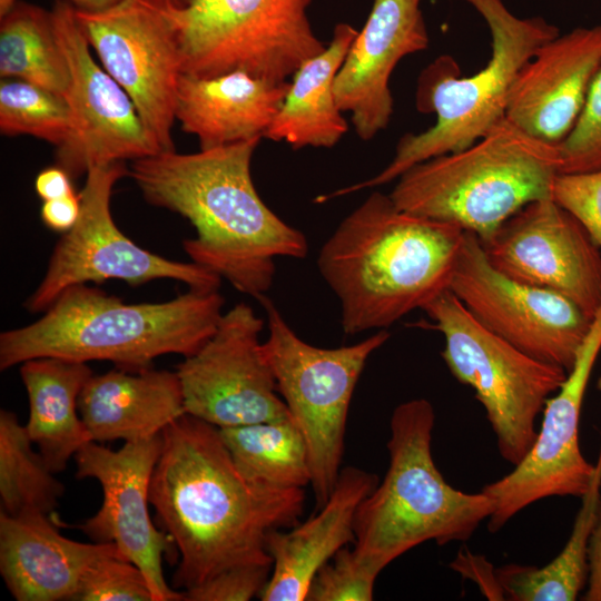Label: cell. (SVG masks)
Wrapping results in <instances>:
<instances>
[{
  "instance_id": "cell-14",
  "label": "cell",
  "mask_w": 601,
  "mask_h": 601,
  "mask_svg": "<svg viewBox=\"0 0 601 601\" xmlns=\"http://www.w3.org/2000/svg\"><path fill=\"white\" fill-rule=\"evenodd\" d=\"M264 321L245 303L177 366L186 414L218 428L290 417L259 335Z\"/></svg>"
},
{
  "instance_id": "cell-40",
  "label": "cell",
  "mask_w": 601,
  "mask_h": 601,
  "mask_svg": "<svg viewBox=\"0 0 601 601\" xmlns=\"http://www.w3.org/2000/svg\"><path fill=\"white\" fill-rule=\"evenodd\" d=\"M67 2L72 6L77 11L82 12H104L112 9L124 2L125 0H57Z\"/></svg>"
},
{
  "instance_id": "cell-4",
  "label": "cell",
  "mask_w": 601,
  "mask_h": 601,
  "mask_svg": "<svg viewBox=\"0 0 601 601\" xmlns=\"http://www.w3.org/2000/svg\"><path fill=\"white\" fill-rule=\"evenodd\" d=\"M225 299L189 289L170 300L125 304L104 290L75 285L36 322L0 335V370L39 357L108 361L140 371L160 356L195 354L214 334Z\"/></svg>"
},
{
  "instance_id": "cell-38",
  "label": "cell",
  "mask_w": 601,
  "mask_h": 601,
  "mask_svg": "<svg viewBox=\"0 0 601 601\" xmlns=\"http://www.w3.org/2000/svg\"><path fill=\"white\" fill-rule=\"evenodd\" d=\"M588 561L589 577L582 600L601 601V496L597 522L589 541Z\"/></svg>"
},
{
  "instance_id": "cell-16",
  "label": "cell",
  "mask_w": 601,
  "mask_h": 601,
  "mask_svg": "<svg viewBox=\"0 0 601 601\" xmlns=\"http://www.w3.org/2000/svg\"><path fill=\"white\" fill-rule=\"evenodd\" d=\"M70 70L66 99L71 136L57 148V164L71 177L89 168L162 152L126 90L93 60L75 8L57 1L51 10Z\"/></svg>"
},
{
  "instance_id": "cell-28",
  "label": "cell",
  "mask_w": 601,
  "mask_h": 601,
  "mask_svg": "<svg viewBox=\"0 0 601 601\" xmlns=\"http://www.w3.org/2000/svg\"><path fill=\"white\" fill-rule=\"evenodd\" d=\"M0 76L24 80L66 98L70 70L52 11L16 1L1 17Z\"/></svg>"
},
{
  "instance_id": "cell-15",
  "label": "cell",
  "mask_w": 601,
  "mask_h": 601,
  "mask_svg": "<svg viewBox=\"0 0 601 601\" xmlns=\"http://www.w3.org/2000/svg\"><path fill=\"white\" fill-rule=\"evenodd\" d=\"M601 351V305L593 317L566 377L548 398L536 439L514 470L482 489L495 504L487 529L499 531L515 514L550 496L582 497L589 490L597 464L583 456L580 416L585 390Z\"/></svg>"
},
{
  "instance_id": "cell-12",
  "label": "cell",
  "mask_w": 601,
  "mask_h": 601,
  "mask_svg": "<svg viewBox=\"0 0 601 601\" xmlns=\"http://www.w3.org/2000/svg\"><path fill=\"white\" fill-rule=\"evenodd\" d=\"M75 13L104 69L130 96L161 150H175L171 128L183 69L167 0H125L104 12Z\"/></svg>"
},
{
  "instance_id": "cell-22",
  "label": "cell",
  "mask_w": 601,
  "mask_h": 601,
  "mask_svg": "<svg viewBox=\"0 0 601 601\" xmlns=\"http://www.w3.org/2000/svg\"><path fill=\"white\" fill-rule=\"evenodd\" d=\"M374 473L347 466L341 470L327 502L290 530L269 532L266 546L272 559L263 601H304L311 583L338 550L354 543V521L362 501L376 487Z\"/></svg>"
},
{
  "instance_id": "cell-21",
  "label": "cell",
  "mask_w": 601,
  "mask_h": 601,
  "mask_svg": "<svg viewBox=\"0 0 601 601\" xmlns=\"http://www.w3.org/2000/svg\"><path fill=\"white\" fill-rule=\"evenodd\" d=\"M49 515L0 513V573L17 601L72 600L96 562L125 556L114 543H83L63 536Z\"/></svg>"
},
{
  "instance_id": "cell-1",
  "label": "cell",
  "mask_w": 601,
  "mask_h": 601,
  "mask_svg": "<svg viewBox=\"0 0 601 601\" xmlns=\"http://www.w3.org/2000/svg\"><path fill=\"white\" fill-rule=\"evenodd\" d=\"M161 442L149 501L178 551L175 589H191L236 566L272 565L267 536L298 523L304 489L253 483L219 428L188 414L162 431Z\"/></svg>"
},
{
  "instance_id": "cell-29",
  "label": "cell",
  "mask_w": 601,
  "mask_h": 601,
  "mask_svg": "<svg viewBox=\"0 0 601 601\" xmlns=\"http://www.w3.org/2000/svg\"><path fill=\"white\" fill-rule=\"evenodd\" d=\"M219 431L237 467L253 483L275 490L311 484L306 442L292 417Z\"/></svg>"
},
{
  "instance_id": "cell-17",
  "label": "cell",
  "mask_w": 601,
  "mask_h": 601,
  "mask_svg": "<svg viewBox=\"0 0 601 601\" xmlns=\"http://www.w3.org/2000/svg\"><path fill=\"white\" fill-rule=\"evenodd\" d=\"M481 244L491 266L504 276L555 292L590 319L595 316L601 305V248L553 198L525 205Z\"/></svg>"
},
{
  "instance_id": "cell-2",
  "label": "cell",
  "mask_w": 601,
  "mask_h": 601,
  "mask_svg": "<svg viewBox=\"0 0 601 601\" xmlns=\"http://www.w3.org/2000/svg\"><path fill=\"white\" fill-rule=\"evenodd\" d=\"M262 138L194 154L162 151L128 170L145 199L188 219L194 238L183 240L193 263L262 298L273 285L277 257L304 258L305 235L260 198L250 175Z\"/></svg>"
},
{
  "instance_id": "cell-27",
  "label": "cell",
  "mask_w": 601,
  "mask_h": 601,
  "mask_svg": "<svg viewBox=\"0 0 601 601\" xmlns=\"http://www.w3.org/2000/svg\"><path fill=\"white\" fill-rule=\"evenodd\" d=\"M601 496V452L595 476L581 497L568 542L542 568L509 564L495 569L505 599L513 601H573L587 585L589 541L597 522Z\"/></svg>"
},
{
  "instance_id": "cell-11",
  "label": "cell",
  "mask_w": 601,
  "mask_h": 601,
  "mask_svg": "<svg viewBox=\"0 0 601 601\" xmlns=\"http://www.w3.org/2000/svg\"><path fill=\"white\" fill-rule=\"evenodd\" d=\"M126 175L125 162L88 169L79 193V219L57 243L43 278L24 303L29 312H45L71 286L108 279H120L134 286L155 279H174L189 289L218 290L221 277L215 273L193 262L170 260L150 253L117 227L110 200L116 181Z\"/></svg>"
},
{
  "instance_id": "cell-5",
  "label": "cell",
  "mask_w": 601,
  "mask_h": 601,
  "mask_svg": "<svg viewBox=\"0 0 601 601\" xmlns=\"http://www.w3.org/2000/svg\"><path fill=\"white\" fill-rule=\"evenodd\" d=\"M434 423L425 398L401 403L391 416L387 471L354 521L353 549L380 572L424 542L467 541L494 511L482 491L463 492L443 477L431 450Z\"/></svg>"
},
{
  "instance_id": "cell-13",
  "label": "cell",
  "mask_w": 601,
  "mask_h": 601,
  "mask_svg": "<svg viewBox=\"0 0 601 601\" xmlns=\"http://www.w3.org/2000/svg\"><path fill=\"white\" fill-rule=\"evenodd\" d=\"M450 290L487 329L566 372L573 366L592 322L566 297L497 272L471 231L464 233Z\"/></svg>"
},
{
  "instance_id": "cell-39",
  "label": "cell",
  "mask_w": 601,
  "mask_h": 601,
  "mask_svg": "<svg viewBox=\"0 0 601 601\" xmlns=\"http://www.w3.org/2000/svg\"><path fill=\"white\" fill-rule=\"evenodd\" d=\"M35 188L43 201L61 198L75 193L71 185V176L59 165L41 170L36 177Z\"/></svg>"
},
{
  "instance_id": "cell-34",
  "label": "cell",
  "mask_w": 601,
  "mask_h": 601,
  "mask_svg": "<svg viewBox=\"0 0 601 601\" xmlns=\"http://www.w3.org/2000/svg\"><path fill=\"white\" fill-rule=\"evenodd\" d=\"M556 147L561 160L560 174L601 169V66L574 126Z\"/></svg>"
},
{
  "instance_id": "cell-23",
  "label": "cell",
  "mask_w": 601,
  "mask_h": 601,
  "mask_svg": "<svg viewBox=\"0 0 601 601\" xmlns=\"http://www.w3.org/2000/svg\"><path fill=\"white\" fill-rule=\"evenodd\" d=\"M289 88L235 70L216 77L181 73L175 118L200 149L264 138Z\"/></svg>"
},
{
  "instance_id": "cell-20",
  "label": "cell",
  "mask_w": 601,
  "mask_h": 601,
  "mask_svg": "<svg viewBox=\"0 0 601 601\" xmlns=\"http://www.w3.org/2000/svg\"><path fill=\"white\" fill-rule=\"evenodd\" d=\"M601 66V24L575 28L543 43L519 72L506 118L558 144L574 126Z\"/></svg>"
},
{
  "instance_id": "cell-30",
  "label": "cell",
  "mask_w": 601,
  "mask_h": 601,
  "mask_svg": "<svg viewBox=\"0 0 601 601\" xmlns=\"http://www.w3.org/2000/svg\"><path fill=\"white\" fill-rule=\"evenodd\" d=\"M17 415L0 411V500L1 512L50 514L65 492Z\"/></svg>"
},
{
  "instance_id": "cell-9",
  "label": "cell",
  "mask_w": 601,
  "mask_h": 601,
  "mask_svg": "<svg viewBox=\"0 0 601 601\" xmlns=\"http://www.w3.org/2000/svg\"><path fill=\"white\" fill-rule=\"evenodd\" d=\"M183 73L216 77L240 70L288 81L325 45L308 17L312 0H167Z\"/></svg>"
},
{
  "instance_id": "cell-19",
  "label": "cell",
  "mask_w": 601,
  "mask_h": 601,
  "mask_svg": "<svg viewBox=\"0 0 601 601\" xmlns=\"http://www.w3.org/2000/svg\"><path fill=\"white\" fill-rule=\"evenodd\" d=\"M422 0H374L334 80L335 101L349 112L357 136L373 139L394 111L390 79L406 56L427 49Z\"/></svg>"
},
{
  "instance_id": "cell-7",
  "label": "cell",
  "mask_w": 601,
  "mask_h": 601,
  "mask_svg": "<svg viewBox=\"0 0 601 601\" xmlns=\"http://www.w3.org/2000/svg\"><path fill=\"white\" fill-rule=\"evenodd\" d=\"M560 166L556 144L504 118L473 145L407 169L390 196L403 210L485 242L525 205L552 198Z\"/></svg>"
},
{
  "instance_id": "cell-37",
  "label": "cell",
  "mask_w": 601,
  "mask_h": 601,
  "mask_svg": "<svg viewBox=\"0 0 601 601\" xmlns=\"http://www.w3.org/2000/svg\"><path fill=\"white\" fill-rule=\"evenodd\" d=\"M80 211V196L72 193L61 198L43 201L40 217L49 229L65 234L76 225Z\"/></svg>"
},
{
  "instance_id": "cell-33",
  "label": "cell",
  "mask_w": 601,
  "mask_h": 601,
  "mask_svg": "<svg viewBox=\"0 0 601 601\" xmlns=\"http://www.w3.org/2000/svg\"><path fill=\"white\" fill-rule=\"evenodd\" d=\"M72 601H154V597L139 566L122 555H111L87 571Z\"/></svg>"
},
{
  "instance_id": "cell-24",
  "label": "cell",
  "mask_w": 601,
  "mask_h": 601,
  "mask_svg": "<svg viewBox=\"0 0 601 601\" xmlns=\"http://www.w3.org/2000/svg\"><path fill=\"white\" fill-rule=\"evenodd\" d=\"M78 410L95 442L155 437L186 414L177 372L150 367L92 375Z\"/></svg>"
},
{
  "instance_id": "cell-36",
  "label": "cell",
  "mask_w": 601,
  "mask_h": 601,
  "mask_svg": "<svg viewBox=\"0 0 601 601\" xmlns=\"http://www.w3.org/2000/svg\"><path fill=\"white\" fill-rule=\"evenodd\" d=\"M272 565L227 569L204 583L183 591L184 601H248L266 585Z\"/></svg>"
},
{
  "instance_id": "cell-35",
  "label": "cell",
  "mask_w": 601,
  "mask_h": 601,
  "mask_svg": "<svg viewBox=\"0 0 601 601\" xmlns=\"http://www.w3.org/2000/svg\"><path fill=\"white\" fill-rule=\"evenodd\" d=\"M552 198L583 224L601 248V169L560 174Z\"/></svg>"
},
{
  "instance_id": "cell-25",
  "label": "cell",
  "mask_w": 601,
  "mask_h": 601,
  "mask_svg": "<svg viewBox=\"0 0 601 601\" xmlns=\"http://www.w3.org/2000/svg\"><path fill=\"white\" fill-rule=\"evenodd\" d=\"M357 32L337 23L326 48L300 65L264 138L295 149L332 148L343 138L348 124L335 101L334 80Z\"/></svg>"
},
{
  "instance_id": "cell-3",
  "label": "cell",
  "mask_w": 601,
  "mask_h": 601,
  "mask_svg": "<svg viewBox=\"0 0 601 601\" xmlns=\"http://www.w3.org/2000/svg\"><path fill=\"white\" fill-rule=\"evenodd\" d=\"M464 233L372 193L323 245L317 266L345 334L385 329L450 289Z\"/></svg>"
},
{
  "instance_id": "cell-31",
  "label": "cell",
  "mask_w": 601,
  "mask_h": 601,
  "mask_svg": "<svg viewBox=\"0 0 601 601\" xmlns=\"http://www.w3.org/2000/svg\"><path fill=\"white\" fill-rule=\"evenodd\" d=\"M71 114L63 96L20 79L0 82V131L7 136L31 135L57 148L70 138Z\"/></svg>"
},
{
  "instance_id": "cell-32",
  "label": "cell",
  "mask_w": 601,
  "mask_h": 601,
  "mask_svg": "<svg viewBox=\"0 0 601 601\" xmlns=\"http://www.w3.org/2000/svg\"><path fill=\"white\" fill-rule=\"evenodd\" d=\"M381 572L356 554L342 548L314 577L307 601H371Z\"/></svg>"
},
{
  "instance_id": "cell-6",
  "label": "cell",
  "mask_w": 601,
  "mask_h": 601,
  "mask_svg": "<svg viewBox=\"0 0 601 601\" xmlns=\"http://www.w3.org/2000/svg\"><path fill=\"white\" fill-rule=\"evenodd\" d=\"M484 19L491 33V57L476 73L460 76L454 58L440 56L420 75L415 106L436 115L435 124L398 140L392 160L375 176L328 195L329 198L396 180L411 167L430 158L473 145L506 118L511 88L534 52L560 35L542 17L520 18L503 0H463Z\"/></svg>"
},
{
  "instance_id": "cell-8",
  "label": "cell",
  "mask_w": 601,
  "mask_h": 601,
  "mask_svg": "<svg viewBox=\"0 0 601 601\" xmlns=\"http://www.w3.org/2000/svg\"><path fill=\"white\" fill-rule=\"evenodd\" d=\"M425 326L444 337L441 355L452 375L470 386L485 410L500 455L518 465L531 450L536 417L568 372L540 361L483 326L446 289L422 308Z\"/></svg>"
},
{
  "instance_id": "cell-10",
  "label": "cell",
  "mask_w": 601,
  "mask_h": 601,
  "mask_svg": "<svg viewBox=\"0 0 601 601\" xmlns=\"http://www.w3.org/2000/svg\"><path fill=\"white\" fill-rule=\"evenodd\" d=\"M267 315L264 354L277 390L306 442L316 510L333 492L345 447L354 390L373 352L388 338L381 329L354 345L323 348L303 341L274 303L259 298Z\"/></svg>"
},
{
  "instance_id": "cell-18",
  "label": "cell",
  "mask_w": 601,
  "mask_h": 601,
  "mask_svg": "<svg viewBox=\"0 0 601 601\" xmlns=\"http://www.w3.org/2000/svg\"><path fill=\"white\" fill-rule=\"evenodd\" d=\"M161 434L125 442L110 450L95 441L75 455L78 479H93L102 489L100 509L80 529L92 542L114 543L145 573L154 601H184L183 592L167 584L162 555L170 538L155 526L149 514V490L161 451Z\"/></svg>"
},
{
  "instance_id": "cell-26",
  "label": "cell",
  "mask_w": 601,
  "mask_h": 601,
  "mask_svg": "<svg viewBox=\"0 0 601 601\" xmlns=\"http://www.w3.org/2000/svg\"><path fill=\"white\" fill-rule=\"evenodd\" d=\"M19 372L29 400L26 430L48 467L60 473L91 441L78 398L92 370L87 363L39 357L21 363Z\"/></svg>"
},
{
  "instance_id": "cell-41",
  "label": "cell",
  "mask_w": 601,
  "mask_h": 601,
  "mask_svg": "<svg viewBox=\"0 0 601 601\" xmlns=\"http://www.w3.org/2000/svg\"><path fill=\"white\" fill-rule=\"evenodd\" d=\"M17 0H0V17L6 14Z\"/></svg>"
}]
</instances>
